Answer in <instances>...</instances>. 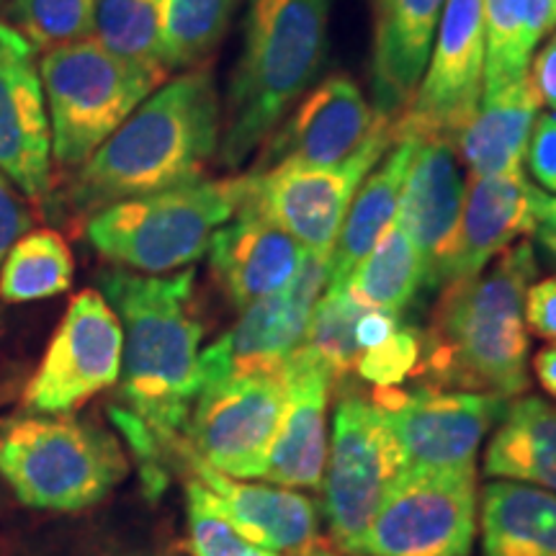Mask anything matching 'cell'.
Here are the masks:
<instances>
[{"mask_svg":"<svg viewBox=\"0 0 556 556\" xmlns=\"http://www.w3.org/2000/svg\"><path fill=\"white\" fill-rule=\"evenodd\" d=\"M52 163L78 170L168 75L106 50L96 37L52 47L39 62Z\"/></svg>","mask_w":556,"mask_h":556,"instance_id":"7","label":"cell"},{"mask_svg":"<svg viewBox=\"0 0 556 556\" xmlns=\"http://www.w3.org/2000/svg\"><path fill=\"white\" fill-rule=\"evenodd\" d=\"M415 137V155L402 189L397 225L405 229L422 258V287L435 289L438 270L454 242L464 206V173L456 144L443 135Z\"/></svg>","mask_w":556,"mask_h":556,"instance_id":"18","label":"cell"},{"mask_svg":"<svg viewBox=\"0 0 556 556\" xmlns=\"http://www.w3.org/2000/svg\"><path fill=\"white\" fill-rule=\"evenodd\" d=\"M484 73L482 96L528 75L541 39L556 26L554 0H482Z\"/></svg>","mask_w":556,"mask_h":556,"instance_id":"28","label":"cell"},{"mask_svg":"<svg viewBox=\"0 0 556 556\" xmlns=\"http://www.w3.org/2000/svg\"><path fill=\"white\" fill-rule=\"evenodd\" d=\"M160 9L163 0H99L93 37L119 58L165 73L160 62Z\"/></svg>","mask_w":556,"mask_h":556,"instance_id":"32","label":"cell"},{"mask_svg":"<svg viewBox=\"0 0 556 556\" xmlns=\"http://www.w3.org/2000/svg\"><path fill=\"white\" fill-rule=\"evenodd\" d=\"M332 0H248L222 109L219 160L240 168L302 99L328 52Z\"/></svg>","mask_w":556,"mask_h":556,"instance_id":"4","label":"cell"},{"mask_svg":"<svg viewBox=\"0 0 556 556\" xmlns=\"http://www.w3.org/2000/svg\"><path fill=\"white\" fill-rule=\"evenodd\" d=\"M523 317L533 336L556 343V274L528 287Z\"/></svg>","mask_w":556,"mask_h":556,"instance_id":"39","label":"cell"},{"mask_svg":"<svg viewBox=\"0 0 556 556\" xmlns=\"http://www.w3.org/2000/svg\"><path fill=\"white\" fill-rule=\"evenodd\" d=\"M554 3H556V0H554Z\"/></svg>","mask_w":556,"mask_h":556,"instance_id":"46","label":"cell"},{"mask_svg":"<svg viewBox=\"0 0 556 556\" xmlns=\"http://www.w3.org/2000/svg\"><path fill=\"white\" fill-rule=\"evenodd\" d=\"M165 451L178 454L189 464L193 479H199L219 500L227 518L255 546L299 556L319 544V510L307 495H299L296 490H287V486L248 484L222 475L201 462L178 438L170 441Z\"/></svg>","mask_w":556,"mask_h":556,"instance_id":"21","label":"cell"},{"mask_svg":"<svg viewBox=\"0 0 556 556\" xmlns=\"http://www.w3.org/2000/svg\"><path fill=\"white\" fill-rule=\"evenodd\" d=\"M533 235L556 258V197H548L541 189L536 193V225H533Z\"/></svg>","mask_w":556,"mask_h":556,"instance_id":"42","label":"cell"},{"mask_svg":"<svg viewBox=\"0 0 556 556\" xmlns=\"http://www.w3.org/2000/svg\"><path fill=\"white\" fill-rule=\"evenodd\" d=\"M5 3H11V0H0V9H3V5H5Z\"/></svg>","mask_w":556,"mask_h":556,"instance_id":"45","label":"cell"},{"mask_svg":"<svg viewBox=\"0 0 556 556\" xmlns=\"http://www.w3.org/2000/svg\"><path fill=\"white\" fill-rule=\"evenodd\" d=\"M222 142V101L212 70L193 67L152 90L70 184V206L96 214L204 178Z\"/></svg>","mask_w":556,"mask_h":556,"instance_id":"1","label":"cell"},{"mask_svg":"<svg viewBox=\"0 0 556 556\" xmlns=\"http://www.w3.org/2000/svg\"><path fill=\"white\" fill-rule=\"evenodd\" d=\"M405 467V451L387 415L371 400L345 394L325 471V518L338 552L361 556L368 526Z\"/></svg>","mask_w":556,"mask_h":556,"instance_id":"8","label":"cell"},{"mask_svg":"<svg viewBox=\"0 0 556 556\" xmlns=\"http://www.w3.org/2000/svg\"><path fill=\"white\" fill-rule=\"evenodd\" d=\"M75 261L62 235L37 229L11 248L0 268V296L9 304L39 302L73 287Z\"/></svg>","mask_w":556,"mask_h":556,"instance_id":"31","label":"cell"},{"mask_svg":"<svg viewBox=\"0 0 556 556\" xmlns=\"http://www.w3.org/2000/svg\"><path fill=\"white\" fill-rule=\"evenodd\" d=\"M536 193L523 173L500 178H471L464 193L462 217L451 250L438 270L435 289L477 276L495 255L518 238L533 232L536 225Z\"/></svg>","mask_w":556,"mask_h":556,"instance_id":"22","label":"cell"},{"mask_svg":"<svg viewBox=\"0 0 556 556\" xmlns=\"http://www.w3.org/2000/svg\"><path fill=\"white\" fill-rule=\"evenodd\" d=\"M392 119L371 109L348 75H330L270 131L248 173L338 168L356 157Z\"/></svg>","mask_w":556,"mask_h":556,"instance_id":"10","label":"cell"},{"mask_svg":"<svg viewBox=\"0 0 556 556\" xmlns=\"http://www.w3.org/2000/svg\"><path fill=\"white\" fill-rule=\"evenodd\" d=\"M539 96L528 75L510 86L484 93L475 114L456 131L454 144L471 178H500L523 173V157L533 122L539 116Z\"/></svg>","mask_w":556,"mask_h":556,"instance_id":"24","label":"cell"},{"mask_svg":"<svg viewBox=\"0 0 556 556\" xmlns=\"http://www.w3.org/2000/svg\"><path fill=\"white\" fill-rule=\"evenodd\" d=\"M129 475L122 443L70 413H24L0 422V477L37 510L80 513Z\"/></svg>","mask_w":556,"mask_h":556,"instance_id":"5","label":"cell"},{"mask_svg":"<svg viewBox=\"0 0 556 556\" xmlns=\"http://www.w3.org/2000/svg\"><path fill=\"white\" fill-rule=\"evenodd\" d=\"M214 281L238 309L287 289L304 261L299 242L245 199L208 245Z\"/></svg>","mask_w":556,"mask_h":556,"instance_id":"20","label":"cell"},{"mask_svg":"<svg viewBox=\"0 0 556 556\" xmlns=\"http://www.w3.org/2000/svg\"><path fill=\"white\" fill-rule=\"evenodd\" d=\"M484 475L556 495V405L541 397L510 402L486 446Z\"/></svg>","mask_w":556,"mask_h":556,"instance_id":"26","label":"cell"},{"mask_svg":"<svg viewBox=\"0 0 556 556\" xmlns=\"http://www.w3.org/2000/svg\"><path fill=\"white\" fill-rule=\"evenodd\" d=\"M397 328H400V317L389 315V312H381V309H364L356 323L358 351L361 353L374 351V348L384 343V340Z\"/></svg>","mask_w":556,"mask_h":556,"instance_id":"41","label":"cell"},{"mask_svg":"<svg viewBox=\"0 0 556 556\" xmlns=\"http://www.w3.org/2000/svg\"><path fill=\"white\" fill-rule=\"evenodd\" d=\"M0 173L26 199L52 189V131L37 50L16 26L0 21Z\"/></svg>","mask_w":556,"mask_h":556,"instance_id":"17","label":"cell"},{"mask_svg":"<svg viewBox=\"0 0 556 556\" xmlns=\"http://www.w3.org/2000/svg\"><path fill=\"white\" fill-rule=\"evenodd\" d=\"M364 307H358L343 287H328L312 309L302 348L332 374L345 379L356 374L361 351L356 343V323Z\"/></svg>","mask_w":556,"mask_h":556,"instance_id":"33","label":"cell"},{"mask_svg":"<svg viewBox=\"0 0 556 556\" xmlns=\"http://www.w3.org/2000/svg\"><path fill=\"white\" fill-rule=\"evenodd\" d=\"M422 281L426 274H422L420 253L405 229L394 222L377 248L358 263L343 289L358 307L381 309L400 317L413 304Z\"/></svg>","mask_w":556,"mask_h":556,"instance_id":"29","label":"cell"},{"mask_svg":"<svg viewBox=\"0 0 556 556\" xmlns=\"http://www.w3.org/2000/svg\"><path fill=\"white\" fill-rule=\"evenodd\" d=\"M281 374L240 377L204 387L193 402L189 446L201 462L232 479H261L283 415Z\"/></svg>","mask_w":556,"mask_h":556,"instance_id":"13","label":"cell"},{"mask_svg":"<svg viewBox=\"0 0 556 556\" xmlns=\"http://www.w3.org/2000/svg\"><path fill=\"white\" fill-rule=\"evenodd\" d=\"M371 402L392 422L407 467L420 469L477 467L479 443L500 426L510 407V400L497 394L448 392L438 387L409 392L397 387L374 389Z\"/></svg>","mask_w":556,"mask_h":556,"instance_id":"14","label":"cell"},{"mask_svg":"<svg viewBox=\"0 0 556 556\" xmlns=\"http://www.w3.org/2000/svg\"><path fill=\"white\" fill-rule=\"evenodd\" d=\"M397 139L394 119L356 157L328 170L248 173V201L289 232L307 253L328 255L336 245L351 201L374 165Z\"/></svg>","mask_w":556,"mask_h":556,"instance_id":"15","label":"cell"},{"mask_svg":"<svg viewBox=\"0 0 556 556\" xmlns=\"http://www.w3.org/2000/svg\"><path fill=\"white\" fill-rule=\"evenodd\" d=\"M248 197V173L225 180H193L116 201L90 214L86 238L101 258L144 276H165L204 258L214 232Z\"/></svg>","mask_w":556,"mask_h":556,"instance_id":"6","label":"cell"},{"mask_svg":"<svg viewBox=\"0 0 556 556\" xmlns=\"http://www.w3.org/2000/svg\"><path fill=\"white\" fill-rule=\"evenodd\" d=\"M484 556H556V495L500 479L482 492Z\"/></svg>","mask_w":556,"mask_h":556,"instance_id":"27","label":"cell"},{"mask_svg":"<svg viewBox=\"0 0 556 556\" xmlns=\"http://www.w3.org/2000/svg\"><path fill=\"white\" fill-rule=\"evenodd\" d=\"M477 520V467H407L381 500L361 556H471Z\"/></svg>","mask_w":556,"mask_h":556,"instance_id":"9","label":"cell"},{"mask_svg":"<svg viewBox=\"0 0 556 556\" xmlns=\"http://www.w3.org/2000/svg\"><path fill=\"white\" fill-rule=\"evenodd\" d=\"M413 155L415 137L397 135L387 157L379 160V168L368 173L364 184L358 186L332 245L328 287H345L358 263L377 248L387 229L394 225Z\"/></svg>","mask_w":556,"mask_h":556,"instance_id":"25","label":"cell"},{"mask_svg":"<svg viewBox=\"0 0 556 556\" xmlns=\"http://www.w3.org/2000/svg\"><path fill=\"white\" fill-rule=\"evenodd\" d=\"M533 374H536L541 389L556 400V343L541 348L533 356Z\"/></svg>","mask_w":556,"mask_h":556,"instance_id":"43","label":"cell"},{"mask_svg":"<svg viewBox=\"0 0 556 556\" xmlns=\"http://www.w3.org/2000/svg\"><path fill=\"white\" fill-rule=\"evenodd\" d=\"M124 332L101 291L70 302L58 332L24 394L29 413H73L122 377Z\"/></svg>","mask_w":556,"mask_h":556,"instance_id":"12","label":"cell"},{"mask_svg":"<svg viewBox=\"0 0 556 556\" xmlns=\"http://www.w3.org/2000/svg\"><path fill=\"white\" fill-rule=\"evenodd\" d=\"M536 250L516 242L477 276L443 287L417 374L428 387L518 397L528 389L526 291L536 281Z\"/></svg>","mask_w":556,"mask_h":556,"instance_id":"3","label":"cell"},{"mask_svg":"<svg viewBox=\"0 0 556 556\" xmlns=\"http://www.w3.org/2000/svg\"><path fill=\"white\" fill-rule=\"evenodd\" d=\"M281 377L287 400L261 479L287 490H317L328 462V397L336 379L302 345Z\"/></svg>","mask_w":556,"mask_h":556,"instance_id":"19","label":"cell"},{"mask_svg":"<svg viewBox=\"0 0 556 556\" xmlns=\"http://www.w3.org/2000/svg\"><path fill=\"white\" fill-rule=\"evenodd\" d=\"M99 0H11V18L34 50L93 37Z\"/></svg>","mask_w":556,"mask_h":556,"instance_id":"34","label":"cell"},{"mask_svg":"<svg viewBox=\"0 0 556 556\" xmlns=\"http://www.w3.org/2000/svg\"><path fill=\"white\" fill-rule=\"evenodd\" d=\"M101 294L122 323V397L160 448L189 426L201 392V325L193 291L197 270L170 276L111 268L99 276Z\"/></svg>","mask_w":556,"mask_h":556,"instance_id":"2","label":"cell"},{"mask_svg":"<svg viewBox=\"0 0 556 556\" xmlns=\"http://www.w3.org/2000/svg\"><path fill=\"white\" fill-rule=\"evenodd\" d=\"M443 9L446 0H377L371 78L381 114L397 119L413 101Z\"/></svg>","mask_w":556,"mask_h":556,"instance_id":"23","label":"cell"},{"mask_svg":"<svg viewBox=\"0 0 556 556\" xmlns=\"http://www.w3.org/2000/svg\"><path fill=\"white\" fill-rule=\"evenodd\" d=\"M528 80H531L533 90H536L539 101L554 109L556 114V31L546 45L533 54L531 65H528Z\"/></svg>","mask_w":556,"mask_h":556,"instance_id":"40","label":"cell"},{"mask_svg":"<svg viewBox=\"0 0 556 556\" xmlns=\"http://www.w3.org/2000/svg\"><path fill=\"white\" fill-rule=\"evenodd\" d=\"M328 283V255L304 253L287 289L242 309L235 328L201 351V389L240 377L281 374L291 353L302 345L312 309Z\"/></svg>","mask_w":556,"mask_h":556,"instance_id":"11","label":"cell"},{"mask_svg":"<svg viewBox=\"0 0 556 556\" xmlns=\"http://www.w3.org/2000/svg\"><path fill=\"white\" fill-rule=\"evenodd\" d=\"M484 73L482 0H446L438 41L413 101L394 119L397 135L456 137L479 106Z\"/></svg>","mask_w":556,"mask_h":556,"instance_id":"16","label":"cell"},{"mask_svg":"<svg viewBox=\"0 0 556 556\" xmlns=\"http://www.w3.org/2000/svg\"><path fill=\"white\" fill-rule=\"evenodd\" d=\"M299 556H348V554L338 552V548L325 546V544H317V546H312L309 552H304V554H299Z\"/></svg>","mask_w":556,"mask_h":556,"instance_id":"44","label":"cell"},{"mask_svg":"<svg viewBox=\"0 0 556 556\" xmlns=\"http://www.w3.org/2000/svg\"><path fill=\"white\" fill-rule=\"evenodd\" d=\"M29 227L31 208L26 204V197L0 173V268L9 258L11 248L29 232Z\"/></svg>","mask_w":556,"mask_h":556,"instance_id":"38","label":"cell"},{"mask_svg":"<svg viewBox=\"0 0 556 556\" xmlns=\"http://www.w3.org/2000/svg\"><path fill=\"white\" fill-rule=\"evenodd\" d=\"M189 503V552L191 556H287L255 546L227 518L225 507L199 479L186 486Z\"/></svg>","mask_w":556,"mask_h":556,"instance_id":"35","label":"cell"},{"mask_svg":"<svg viewBox=\"0 0 556 556\" xmlns=\"http://www.w3.org/2000/svg\"><path fill=\"white\" fill-rule=\"evenodd\" d=\"M528 170L541 189L556 193V114H539L526 148Z\"/></svg>","mask_w":556,"mask_h":556,"instance_id":"37","label":"cell"},{"mask_svg":"<svg viewBox=\"0 0 556 556\" xmlns=\"http://www.w3.org/2000/svg\"><path fill=\"white\" fill-rule=\"evenodd\" d=\"M422 356V332L407 325H400L384 343L374 351L361 353L356 374L361 379L371 381L377 389L397 387L409 374H417Z\"/></svg>","mask_w":556,"mask_h":556,"instance_id":"36","label":"cell"},{"mask_svg":"<svg viewBox=\"0 0 556 556\" xmlns=\"http://www.w3.org/2000/svg\"><path fill=\"white\" fill-rule=\"evenodd\" d=\"M240 0H163L160 62L165 73L204 67L225 39Z\"/></svg>","mask_w":556,"mask_h":556,"instance_id":"30","label":"cell"}]
</instances>
